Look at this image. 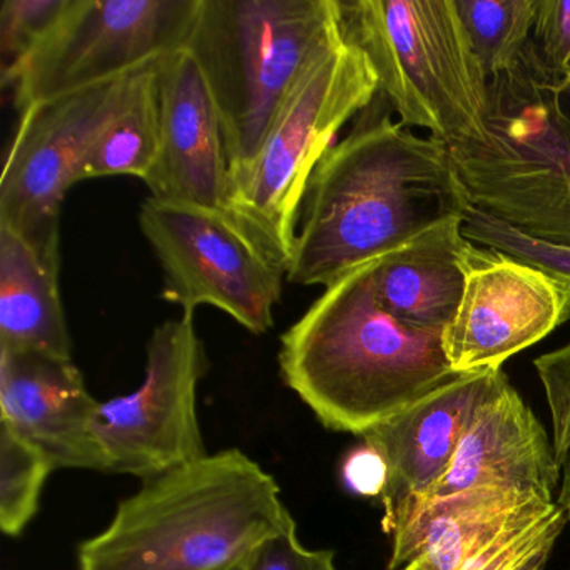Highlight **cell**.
Masks as SVG:
<instances>
[{
    "mask_svg": "<svg viewBox=\"0 0 570 570\" xmlns=\"http://www.w3.org/2000/svg\"><path fill=\"white\" fill-rule=\"evenodd\" d=\"M376 95L313 173L286 279L326 286L470 205L445 142L419 136Z\"/></svg>",
    "mask_w": 570,
    "mask_h": 570,
    "instance_id": "6da1fadb",
    "label": "cell"
},
{
    "mask_svg": "<svg viewBox=\"0 0 570 570\" xmlns=\"http://www.w3.org/2000/svg\"><path fill=\"white\" fill-rule=\"evenodd\" d=\"M375 259L326 286L282 336L278 358L288 389L326 429L362 436L459 376L443 332L383 305Z\"/></svg>",
    "mask_w": 570,
    "mask_h": 570,
    "instance_id": "7a4b0ae2",
    "label": "cell"
},
{
    "mask_svg": "<svg viewBox=\"0 0 570 570\" xmlns=\"http://www.w3.org/2000/svg\"><path fill=\"white\" fill-rule=\"evenodd\" d=\"M296 529L276 480L242 450L169 470L79 547V570H225Z\"/></svg>",
    "mask_w": 570,
    "mask_h": 570,
    "instance_id": "3957f363",
    "label": "cell"
},
{
    "mask_svg": "<svg viewBox=\"0 0 570 570\" xmlns=\"http://www.w3.org/2000/svg\"><path fill=\"white\" fill-rule=\"evenodd\" d=\"M489 81L487 141L449 149L466 199L525 235L570 246V75L547 68L530 39Z\"/></svg>",
    "mask_w": 570,
    "mask_h": 570,
    "instance_id": "277c9868",
    "label": "cell"
},
{
    "mask_svg": "<svg viewBox=\"0 0 570 570\" xmlns=\"http://www.w3.org/2000/svg\"><path fill=\"white\" fill-rule=\"evenodd\" d=\"M342 32L340 0H202L186 51L218 108L232 185L306 66Z\"/></svg>",
    "mask_w": 570,
    "mask_h": 570,
    "instance_id": "5b68a950",
    "label": "cell"
},
{
    "mask_svg": "<svg viewBox=\"0 0 570 570\" xmlns=\"http://www.w3.org/2000/svg\"><path fill=\"white\" fill-rule=\"evenodd\" d=\"M340 9L406 128L425 129L449 149L487 141L490 81L456 0H340Z\"/></svg>",
    "mask_w": 570,
    "mask_h": 570,
    "instance_id": "8992f818",
    "label": "cell"
},
{
    "mask_svg": "<svg viewBox=\"0 0 570 570\" xmlns=\"http://www.w3.org/2000/svg\"><path fill=\"white\" fill-rule=\"evenodd\" d=\"M376 95L375 69L343 28L306 66L255 161L233 181L232 212L286 269L313 173Z\"/></svg>",
    "mask_w": 570,
    "mask_h": 570,
    "instance_id": "52a82bcc",
    "label": "cell"
},
{
    "mask_svg": "<svg viewBox=\"0 0 570 570\" xmlns=\"http://www.w3.org/2000/svg\"><path fill=\"white\" fill-rule=\"evenodd\" d=\"M202 0H69L2 82L19 112L126 78L188 46Z\"/></svg>",
    "mask_w": 570,
    "mask_h": 570,
    "instance_id": "ba28073f",
    "label": "cell"
},
{
    "mask_svg": "<svg viewBox=\"0 0 570 570\" xmlns=\"http://www.w3.org/2000/svg\"><path fill=\"white\" fill-rule=\"evenodd\" d=\"M139 226L161 265L163 299L193 315L213 306L255 335L273 328L288 269L235 213L149 196Z\"/></svg>",
    "mask_w": 570,
    "mask_h": 570,
    "instance_id": "9c48e42d",
    "label": "cell"
},
{
    "mask_svg": "<svg viewBox=\"0 0 570 570\" xmlns=\"http://www.w3.org/2000/svg\"><path fill=\"white\" fill-rule=\"evenodd\" d=\"M206 370L193 313L156 326L139 389L99 405L95 432L106 472L149 480L208 455L196 410Z\"/></svg>",
    "mask_w": 570,
    "mask_h": 570,
    "instance_id": "30bf717a",
    "label": "cell"
},
{
    "mask_svg": "<svg viewBox=\"0 0 570 570\" xmlns=\"http://www.w3.org/2000/svg\"><path fill=\"white\" fill-rule=\"evenodd\" d=\"M128 76L21 111L0 176V226L41 255L61 258L62 203L85 181L89 153L118 109Z\"/></svg>",
    "mask_w": 570,
    "mask_h": 570,
    "instance_id": "8fae6325",
    "label": "cell"
},
{
    "mask_svg": "<svg viewBox=\"0 0 570 570\" xmlns=\"http://www.w3.org/2000/svg\"><path fill=\"white\" fill-rule=\"evenodd\" d=\"M463 292L443 330L455 373L502 368L570 320V279L533 263L463 239L456 252Z\"/></svg>",
    "mask_w": 570,
    "mask_h": 570,
    "instance_id": "7c38bea8",
    "label": "cell"
},
{
    "mask_svg": "<svg viewBox=\"0 0 570 570\" xmlns=\"http://www.w3.org/2000/svg\"><path fill=\"white\" fill-rule=\"evenodd\" d=\"M161 142L146 176L151 198L232 212V171L218 108L186 49L159 59Z\"/></svg>",
    "mask_w": 570,
    "mask_h": 570,
    "instance_id": "4fadbf2b",
    "label": "cell"
},
{
    "mask_svg": "<svg viewBox=\"0 0 570 570\" xmlns=\"http://www.w3.org/2000/svg\"><path fill=\"white\" fill-rule=\"evenodd\" d=\"M99 405L71 358L0 348V423L55 469L106 472L95 432Z\"/></svg>",
    "mask_w": 570,
    "mask_h": 570,
    "instance_id": "5bb4252c",
    "label": "cell"
},
{
    "mask_svg": "<svg viewBox=\"0 0 570 570\" xmlns=\"http://www.w3.org/2000/svg\"><path fill=\"white\" fill-rule=\"evenodd\" d=\"M505 382L502 368L460 373L362 436L389 469L382 495L386 517L425 497L442 479L470 423Z\"/></svg>",
    "mask_w": 570,
    "mask_h": 570,
    "instance_id": "9a60e30c",
    "label": "cell"
},
{
    "mask_svg": "<svg viewBox=\"0 0 570 570\" xmlns=\"http://www.w3.org/2000/svg\"><path fill=\"white\" fill-rule=\"evenodd\" d=\"M560 475L552 440L509 380L483 403L449 469L422 499L490 489L556 502Z\"/></svg>",
    "mask_w": 570,
    "mask_h": 570,
    "instance_id": "2e32d148",
    "label": "cell"
},
{
    "mask_svg": "<svg viewBox=\"0 0 570 570\" xmlns=\"http://www.w3.org/2000/svg\"><path fill=\"white\" fill-rule=\"evenodd\" d=\"M463 216L426 229L375 259V285L383 305L406 322L443 332L463 292L456 262Z\"/></svg>",
    "mask_w": 570,
    "mask_h": 570,
    "instance_id": "e0dca14e",
    "label": "cell"
},
{
    "mask_svg": "<svg viewBox=\"0 0 570 570\" xmlns=\"http://www.w3.org/2000/svg\"><path fill=\"white\" fill-rule=\"evenodd\" d=\"M59 266L0 226V348L71 358Z\"/></svg>",
    "mask_w": 570,
    "mask_h": 570,
    "instance_id": "ac0fdd59",
    "label": "cell"
},
{
    "mask_svg": "<svg viewBox=\"0 0 570 570\" xmlns=\"http://www.w3.org/2000/svg\"><path fill=\"white\" fill-rule=\"evenodd\" d=\"M158 62L128 76L118 109L89 153L85 181L112 176H135L145 181L151 171L161 142Z\"/></svg>",
    "mask_w": 570,
    "mask_h": 570,
    "instance_id": "d6986e66",
    "label": "cell"
},
{
    "mask_svg": "<svg viewBox=\"0 0 570 570\" xmlns=\"http://www.w3.org/2000/svg\"><path fill=\"white\" fill-rule=\"evenodd\" d=\"M456 6L487 78L509 71L532 39L537 0H456Z\"/></svg>",
    "mask_w": 570,
    "mask_h": 570,
    "instance_id": "ffe728a7",
    "label": "cell"
},
{
    "mask_svg": "<svg viewBox=\"0 0 570 570\" xmlns=\"http://www.w3.org/2000/svg\"><path fill=\"white\" fill-rule=\"evenodd\" d=\"M52 470L41 450L0 423V527L6 535L18 537L38 513Z\"/></svg>",
    "mask_w": 570,
    "mask_h": 570,
    "instance_id": "44dd1931",
    "label": "cell"
},
{
    "mask_svg": "<svg viewBox=\"0 0 570 570\" xmlns=\"http://www.w3.org/2000/svg\"><path fill=\"white\" fill-rule=\"evenodd\" d=\"M462 233L476 245L499 249L513 258L533 263L547 272L557 273L570 279V246L533 238L513 226L466 206L463 213Z\"/></svg>",
    "mask_w": 570,
    "mask_h": 570,
    "instance_id": "7402d4cb",
    "label": "cell"
},
{
    "mask_svg": "<svg viewBox=\"0 0 570 570\" xmlns=\"http://www.w3.org/2000/svg\"><path fill=\"white\" fill-rule=\"evenodd\" d=\"M69 0H4L0 6V81L4 82L48 35Z\"/></svg>",
    "mask_w": 570,
    "mask_h": 570,
    "instance_id": "603a6c76",
    "label": "cell"
},
{
    "mask_svg": "<svg viewBox=\"0 0 570 570\" xmlns=\"http://www.w3.org/2000/svg\"><path fill=\"white\" fill-rule=\"evenodd\" d=\"M543 505H550V502L530 500V502L523 503L503 515L495 517V519L450 533L433 543L430 549H426L422 556L416 557L402 570H460L480 550L485 549L502 530Z\"/></svg>",
    "mask_w": 570,
    "mask_h": 570,
    "instance_id": "cb8c5ba5",
    "label": "cell"
},
{
    "mask_svg": "<svg viewBox=\"0 0 570 570\" xmlns=\"http://www.w3.org/2000/svg\"><path fill=\"white\" fill-rule=\"evenodd\" d=\"M552 420V445L562 469L570 452V343L533 362Z\"/></svg>",
    "mask_w": 570,
    "mask_h": 570,
    "instance_id": "d4e9b609",
    "label": "cell"
},
{
    "mask_svg": "<svg viewBox=\"0 0 570 570\" xmlns=\"http://www.w3.org/2000/svg\"><path fill=\"white\" fill-rule=\"evenodd\" d=\"M532 42L547 68L570 75V0H537Z\"/></svg>",
    "mask_w": 570,
    "mask_h": 570,
    "instance_id": "484cf974",
    "label": "cell"
},
{
    "mask_svg": "<svg viewBox=\"0 0 570 570\" xmlns=\"http://www.w3.org/2000/svg\"><path fill=\"white\" fill-rule=\"evenodd\" d=\"M246 570H338L332 550L308 549L296 529L278 533L253 550Z\"/></svg>",
    "mask_w": 570,
    "mask_h": 570,
    "instance_id": "4316f807",
    "label": "cell"
},
{
    "mask_svg": "<svg viewBox=\"0 0 570 570\" xmlns=\"http://www.w3.org/2000/svg\"><path fill=\"white\" fill-rule=\"evenodd\" d=\"M342 476L345 485L358 495H383L389 469L382 455L363 442V445L353 449L343 460Z\"/></svg>",
    "mask_w": 570,
    "mask_h": 570,
    "instance_id": "83f0119b",
    "label": "cell"
},
{
    "mask_svg": "<svg viewBox=\"0 0 570 570\" xmlns=\"http://www.w3.org/2000/svg\"><path fill=\"white\" fill-rule=\"evenodd\" d=\"M567 522H569V519H567L566 512L559 507V512L556 513L546 532L522 556L517 557L507 567V570H543L547 560H549L550 552H552L553 546H556L557 539H559Z\"/></svg>",
    "mask_w": 570,
    "mask_h": 570,
    "instance_id": "f1b7e54d",
    "label": "cell"
},
{
    "mask_svg": "<svg viewBox=\"0 0 570 570\" xmlns=\"http://www.w3.org/2000/svg\"><path fill=\"white\" fill-rule=\"evenodd\" d=\"M556 503L566 512L567 519L570 520V452L562 465V475H560V487Z\"/></svg>",
    "mask_w": 570,
    "mask_h": 570,
    "instance_id": "f546056e",
    "label": "cell"
},
{
    "mask_svg": "<svg viewBox=\"0 0 570 570\" xmlns=\"http://www.w3.org/2000/svg\"><path fill=\"white\" fill-rule=\"evenodd\" d=\"M225 570H246V562L239 563V566L229 567V569H225Z\"/></svg>",
    "mask_w": 570,
    "mask_h": 570,
    "instance_id": "4dcf8cb0",
    "label": "cell"
}]
</instances>
